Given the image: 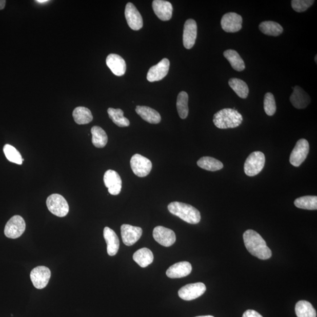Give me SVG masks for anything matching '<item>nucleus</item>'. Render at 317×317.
Wrapping results in <instances>:
<instances>
[{
	"mask_svg": "<svg viewBox=\"0 0 317 317\" xmlns=\"http://www.w3.org/2000/svg\"><path fill=\"white\" fill-rule=\"evenodd\" d=\"M206 287L205 284L196 283L187 284L178 292L179 296L182 300L191 301L196 299L205 293Z\"/></svg>",
	"mask_w": 317,
	"mask_h": 317,
	"instance_id": "1a4fd4ad",
	"label": "nucleus"
},
{
	"mask_svg": "<svg viewBox=\"0 0 317 317\" xmlns=\"http://www.w3.org/2000/svg\"><path fill=\"white\" fill-rule=\"evenodd\" d=\"M26 227V222L24 219L18 215H16L7 223L5 229L6 236L10 239H17L25 231Z\"/></svg>",
	"mask_w": 317,
	"mask_h": 317,
	"instance_id": "6e6552de",
	"label": "nucleus"
},
{
	"mask_svg": "<svg viewBox=\"0 0 317 317\" xmlns=\"http://www.w3.org/2000/svg\"><path fill=\"white\" fill-rule=\"evenodd\" d=\"M189 96L185 91H182L177 96L176 107L179 115L182 119H186L189 114Z\"/></svg>",
	"mask_w": 317,
	"mask_h": 317,
	"instance_id": "2f4dec72",
	"label": "nucleus"
},
{
	"mask_svg": "<svg viewBox=\"0 0 317 317\" xmlns=\"http://www.w3.org/2000/svg\"><path fill=\"white\" fill-rule=\"evenodd\" d=\"M295 311L298 317H316L315 308L307 301H300L295 305Z\"/></svg>",
	"mask_w": 317,
	"mask_h": 317,
	"instance_id": "a878e982",
	"label": "nucleus"
},
{
	"mask_svg": "<svg viewBox=\"0 0 317 317\" xmlns=\"http://www.w3.org/2000/svg\"><path fill=\"white\" fill-rule=\"evenodd\" d=\"M92 142L93 145L97 148H104L108 143V136L104 130L97 126L93 127L91 129Z\"/></svg>",
	"mask_w": 317,
	"mask_h": 317,
	"instance_id": "cd10ccee",
	"label": "nucleus"
},
{
	"mask_svg": "<svg viewBox=\"0 0 317 317\" xmlns=\"http://www.w3.org/2000/svg\"><path fill=\"white\" fill-rule=\"evenodd\" d=\"M259 29L263 34L269 36H278L283 32V28L280 24L271 21L260 23Z\"/></svg>",
	"mask_w": 317,
	"mask_h": 317,
	"instance_id": "c85d7f7f",
	"label": "nucleus"
},
{
	"mask_svg": "<svg viewBox=\"0 0 317 317\" xmlns=\"http://www.w3.org/2000/svg\"><path fill=\"white\" fill-rule=\"evenodd\" d=\"M133 259L141 267H146L153 261V254L148 248H142L133 254Z\"/></svg>",
	"mask_w": 317,
	"mask_h": 317,
	"instance_id": "b1692460",
	"label": "nucleus"
},
{
	"mask_svg": "<svg viewBox=\"0 0 317 317\" xmlns=\"http://www.w3.org/2000/svg\"><path fill=\"white\" fill-rule=\"evenodd\" d=\"M243 317H263L259 312L253 310H248L243 315Z\"/></svg>",
	"mask_w": 317,
	"mask_h": 317,
	"instance_id": "4c0bfd02",
	"label": "nucleus"
},
{
	"mask_svg": "<svg viewBox=\"0 0 317 317\" xmlns=\"http://www.w3.org/2000/svg\"><path fill=\"white\" fill-rule=\"evenodd\" d=\"M223 55L229 61L231 67L234 70L241 72L245 70L246 68L245 62L237 51L233 50H226L223 53Z\"/></svg>",
	"mask_w": 317,
	"mask_h": 317,
	"instance_id": "393cba45",
	"label": "nucleus"
},
{
	"mask_svg": "<svg viewBox=\"0 0 317 317\" xmlns=\"http://www.w3.org/2000/svg\"><path fill=\"white\" fill-rule=\"evenodd\" d=\"M6 4L5 0H0V10H3L5 9Z\"/></svg>",
	"mask_w": 317,
	"mask_h": 317,
	"instance_id": "58836bf2",
	"label": "nucleus"
},
{
	"mask_svg": "<svg viewBox=\"0 0 317 317\" xmlns=\"http://www.w3.org/2000/svg\"><path fill=\"white\" fill-rule=\"evenodd\" d=\"M294 205L298 208L309 210L317 209V197L316 196H306L296 199Z\"/></svg>",
	"mask_w": 317,
	"mask_h": 317,
	"instance_id": "72a5a7b5",
	"label": "nucleus"
},
{
	"mask_svg": "<svg viewBox=\"0 0 317 317\" xmlns=\"http://www.w3.org/2000/svg\"><path fill=\"white\" fill-rule=\"evenodd\" d=\"M316 56L317 55H315V63H317V61H316Z\"/></svg>",
	"mask_w": 317,
	"mask_h": 317,
	"instance_id": "79ce46f5",
	"label": "nucleus"
},
{
	"mask_svg": "<svg viewBox=\"0 0 317 317\" xmlns=\"http://www.w3.org/2000/svg\"><path fill=\"white\" fill-rule=\"evenodd\" d=\"M290 102L296 109H304L311 103V98L306 92L299 87L293 88V92L290 96Z\"/></svg>",
	"mask_w": 317,
	"mask_h": 317,
	"instance_id": "412c9836",
	"label": "nucleus"
},
{
	"mask_svg": "<svg viewBox=\"0 0 317 317\" xmlns=\"http://www.w3.org/2000/svg\"><path fill=\"white\" fill-rule=\"evenodd\" d=\"M125 15L128 26L132 30L137 31L143 27V19L135 6L128 3L126 6Z\"/></svg>",
	"mask_w": 317,
	"mask_h": 317,
	"instance_id": "ddd939ff",
	"label": "nucleus"
},
{
	"mask_svg": "<svg viewBox=\"0 0 317 317\" xmlns=\"http://www.w3.org/2000/svg\"><path fill=\"white\" fill-rule=\"evenodd\" d=\"M264 108L266 114L269 116H273L276 112L275 101L274 96L270 92L266 93L264 96Z\"/></svg>",
	"mask_w": 317,
	"mask_h": 317,
	"instance_id": "c9c22d12",
	"label": "nucleus"
},
{
	"mask_svg": "<svg viewBox=\"0 0 317 317\" xmlns=\"http://www.w3.org/2000/svg\"><path fill=\"white\" fill-rule=\"evenodd\" d=\"M314 2V0H292L291 6L298 13H303L312 6Z\"/></svg>",
	"mask_w": 317,
	"mask_h": 317,
	"instance_id": "e433bc0d",
	"label": "nucleus"
},
{
	"mask_svg": "<svg viewBox=\"0 0 317 317\" xmlns=\"http://www.w3.org/2000/svg\"><path fill=\"white\" fill-rule=\"evenodd\" d=\"M242 115L235 109L225 108L222 109L213 116V123L219 129L235 128L242 123Z\"/></svg>",
	"mask_w": 317,
	"mask_h": 317,
	"instance_id": "7ed1b4c3",
	"label": "nucleus"
},
{
	"mask_svg": "<svg viewBox=\"0 0 317 317\" xmlns=\"http://www.w3.org/2000/svg\"><path fill=\"white\" fill-rule=\"evenodd\" d=\"M197 164L201 168L211 172L217 171L223 168V164L221 161L209 156L201 157L197 161Z\"/></svg>",
	"mask_w": 317,
	"mask_h": 317,
	"instance_id": "c756f323",
	"label": "nucleus"
},
{
	"mask_svg": "<svg viewBox=\"0 0 317 317\" xmlns=\"http://www.w3.org/2000/svg\"><path fill=\"white\" fill-rule=\"evenodd\" d=\"M104 237L107 244L108 254L111 256L116 255L120 249V240L115 231L108 227H105Z\"/></svg>",
	"mask_w": 317,
	"mask_h": 317,
	"instance_id": "4be33fe9",
	"label": "nucleus"
},
{
	"mask_svg": "<svg viewBox=\"0 0 317 317\" xmlns=\"http://www.w3.org/2000/svg\"><path fill=\"white\" fill-rule=\"evenodd\" d=\"M197 33L196 22L193 19L187 20L184 26L183 43H184V47L188 50L194 46L197 38Z\"/></svg>",
	"mask_w": 317,
	"mask_h": 317,
	"instance_id": "dca6fc26",
	"label": "nucleus"
},
{
	"mask_svg": "<svg viewBox=\"0 0 317 317\" xmlns=\"http://www.w3.org/2000/svg\"><path fill=\"white\" fill-rule=\"evenodd\" d=\"M168 208L170 213L189 224H197L201 220L200 211L193 206L186 203L173 202L170 203Z\"/></svg>",
	"mask_w": 317,
	"mask_h": 317,
	"instance_id": "f03ea898",
	"label": "nucleus"
},
{
	"mask_svg": "<svg viewBox=\"0 0 317 317\" xmlns=\"http://www.w3.org/2000/svg\"><path fill=\"white\" fill-rule=\"evenodd\" d=\"M309 151L310 145L308 142L305 139L300 140L290 154V164L295 167H299L306 160Z\"/></svg>",
	"mask_w": 317,
	"mask_h": 317,
	"instance_id": "0eeeda50",
	"label": "nucleus"
},
{
	"mask_svg": "<svg viewBox=\"0 0 317 317\" xmlns=\"http://www.w3.org/2000/svg\"><path fill=\"white\" fill-rule=\"evenodd\" d=\"M196 317H214V316H211V315H205V316H196Z\"/></svg>",
	"mask_w": 317,
	"mask_h": 317,
	"instance_id": "a19ab883",
	"label": "nucleus"
},
{
	"mask_svg": "<svg viewBox=\"0 0 317 317\" xmlns=\"http://www.w3.org/2000/svg\"><path fill=\"white\" fill-rule=\"evenodd\" d=\"M169 67L170 62L168 59L162 60L160 63L149 69L147 74L148 81L153 83L164 79L168 74Z\"/></svg>",
	"mask_w": 317,
	"mask_h": 317,
	"instance_id": "4468645a",
	"label": "nucleus"
},
{
	"mask_svg": "<svg viewBox=\"0 0 317 317\" xmlns=\"http://www.w3.org/2000/svg\"><path fill=\"white\" fill-rule=\"evenodd\" d=\"M153 10L157 17L162 21L171 19L173 13L172 4L164 0H154L152 3Z\"/></svg>",
	"mask_w": 317,
	"mask_h": 317,
	"instance_id": "a211bd4d",
	"label": "nucleus"
},
{
	"mask_svg": "<svg viewBox=\"0 0 317 317\" xmlns=\"http://www.w3.org/2000/svg\"><path fill=\"white\" fill-rule=\"evenodd\" d=\"M104 182L108 192L112 195L119 194L122 189V180L120 174L115 170H108L105 172Z\"/></svg>",
	"mask_w": 317,
	"mask_h": 317,
	"instance_id": "f3484780",
	"label": "nucleus"
},
{
	"mask_svg": "<svg viewBox=\"0 0 317 317\" xmlns=\"http://www.w3.org/2000/svg\"><path fill=\"white\" fill-rule=\"evenodd\" d=\"M242 23L241 15L235 13H229L223 16L221 26L225 32L234 33L242 29Z\"/></svg>",
	"mask_w": 317,
	"mask_h": 317,
	"instance_id": "f8f14e48",
	"label": "nucleus"
},
{
	"mask_svg": "<svg viewBox=\"0 0 317 317\" xmlns=\"http://www.w3.org/2000/svg\"><path fill=\"white\" fill-rule=\"evenodd\" d=\"M121 235L126 246H131L135 244L142 236V229L140 227L124 224L121 226Z\"/></svg>",
	"mask_w": 317,
	"mask_h": 317,
	"instance_id": "2eb2a0df",
	"label": "nucleus"
},
{
	"mask_svg": "<svg viewBox=\"0 0 317 317\" xmlns=\"http://www.w3.org/2000/svg\"><path fill=\"white\" fill-rule=\"evenodd\" d=\"M192 267L188 262L176 263L170 266L166 271V275L170 279H179L186 277L191 273Z\"/></svg>",
	"mask_w": 317,
	"mask_h": 317,
	"instance_id": "aec40b11",
	"label": "nucleus"
},
{
	"mask_svg": "<svg viewBox=\"0 0 317 317\" xmlns=\"http://www.w3.org/2000/svg\"><path fill=\"white\" fill-rule=\"evenodd\" d=\"M72 116L75 123L78 125L88 124L93 120L91 111L84 107L76 108L73 111Z\"/></svg>",
	"mask_w": 317,
	"mask_h": 317,
	"instance_id": "bb28decb",
	"label": "nucleus"
},
{
	"mask_svg": "<svg viewBox=\"0 0 317 317\" xmlns=\"http://www.w3.org/2000/svg\"><path fill=\"white\" fill-rule=\"evenodd\" d=\"M130 164L134 174L140 177L148 176L152 168L151 161L140 154H134L130 161Z\"/></svg>",
	"mask_w": 317,
	"mask_h": 317,
	"instance_id": "423d86ee",
	"label": "nucleus"
},
{
	"mask_svg": "<svg viewBox=\"0 0 317 317\" xmlns=\"http://www.w3.org/2000/svg\"><path fill=\"white\" fill-rule=\"evenodd\" d=\"M35 2L36 3H40V4H43V3L49 2L48 0H36Z\"/></svg>",
	"mask_w": 317,
	"mask_h": 317,
	"instance_id": "ea45409f",
	"label": "nucleus"
},
{
	"mask_svg": "<svg viewBox=\"0 0 317 317\" xmlns=\"http://www.w3.org/2000/svg\"><path fill=\"white\" fill-rule=\"evenodd\" d=\"M109 117L120 127H127L130 125V122L127 117L124 116V112L121 109L109 108L108 109Z\"/></svg>",
	"mask_w": 317,
	"mask_h": 317,
	"instance_id": "473e14b6",
	"label": "nucleus"
},
{
	"mask_svg": "<svg viewBox=\"0 0 317 317\" xmlns=\"http://www.w3.org/2000/svg\"><path fill=\"white\" fill-rule=\"evenodd\" d=\"M4 153L8 160L18 165H22L24 161L22 158L21 154L15 149L14 146L9 144L6 145L3 148Z\"/></svg>",
	"mask_w": 317,
	"mask_h": 317,
	"instance_id": "f704fd0d",
	"label": "nucleus"
},
{
	"mask_svg": "<svg viewBox=\"0 0 317 317\" xmlns=\"http://www.w3.org/2000/svg\"><path fill=\"white\" fill-rule=\"evenodd\" d=\"M136 112L142 119L150 124L160 123L161 116L160 113L151 108L146 106H137Z\"/></svg>",
	"mask_w": 317,
	"mask_h": 317,
	"instance_id": "5701e85b",
	"label": "nucleus"
},
{
	"mask_svg": "<svg viewBox=\"0 0 317 317\" xmlns=\"http://www.w3.org/2000/svg\"><path fill=\"white\" fill-rule=\"evenodd\" d=\"M51 271L48 267L38 266L34 268L30 273V278L34 286L37 289L46 287L51 278Z\"/></svg>",
	"mask_w": 317,
	"mask_h": 317,
	"instance_id": "9d476101",
	"label": "nucleus"
},
{
	"mask_svg": "<svg viewBox=\"0 0 317 317\" xmlns=\"http://www.w3.org/2000/svg\"><path fill=\"white\" fill-rule=\"evenodd\" d=\"M229 86L241 98L246 99L249 95V89L247 84L241 79L231 78L229 81Z\"/></svg>",
	"mask_w": 317,
	"mask_h": 317,
	"instance_id": "7c9ffc66",
	"label": "nucleus"
},
{
	"mask_svg": "<svg viewBox=\"0 0 317 317\" xmlns=\"http://www.w3.org/2000/svg\"><path fill=\"white\" fill-rule=\"evenodd\" d=\"M243 241L249 253L261 260L269 259L271 250L266 242L258 233L253 230H247L243 234Z\"/></svg>",
	"mask_w": 317,
	"mask_h": 317,
	"instance_id": "f257e3e1",
	"label": "nucleus"
},
{
	"mask_svg": "<svg viewBox=\"0 0 317 317\" xmlns=\"http://www.w3.org/2000/svg\"><path fill=\"white\" fill-rule=\"evenodd\" d=\"M106 63L107 66L113 74L118 76H123L125 74L127 70V65L125 61L119 55L115 54H109L106 60Z\"/></svg>",
	"mask_w": 317,
	"mask_h": 317,
	"instance_id": "6ab92c4d",
	"label": "nucleus"
},
{
	"mask_svg": "<svg viewBox=\"0 0 317 317\" xmlns=\"http://www.w3.org/2000/svg\"><path fill=\"white\" fill-rule=\"evenodd\" d=\"M46 204L49 211L60 217L66 216L70 209L66 199L59 194L50 195L47 199Z\"/></svg>",
	"mask_w": 317,
	"mask_h": 317,
	"instance_id": "39448f33",
	"label": "nucleus"
},
{
	"mask_svg": "<svg viewBox=\"0 0 317 317\" xmlns=\"http://www.w3.org/2000/svg\"><path fill=\"white\" fill-rule=\"evenodd\" d=\"M265 161V156L262 152L257 151L251 153L244 165L245 173L250 177L257 175L262 172Z\"/></svg>",
	"mask_w": 317,
	"mask_h": 317,
	"instance_id": "20e7f679",
	"label": "nucleus"
},
{
	"mask_svg": "<svg viewBox=\"0 0 317 317\" xmlns=\"http://www.w3.org/2000/svg\"><path fill=\"white\" fill-rule=\"evenodd\" d=\"M154 240L162 246L170 247L176 242V234L174 231L163 226H157L153 229Z\"/></svg>",
	"mask_w": 317,
	"mask_h": 317,
	"instance_id": "9b49d317",
	"label": "nucleus"
}]
</instances>
